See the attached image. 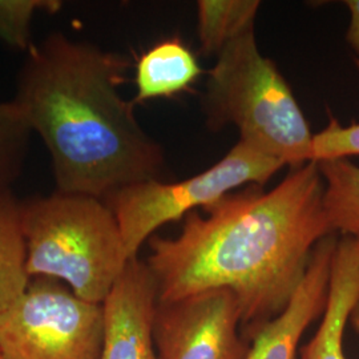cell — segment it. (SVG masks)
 Here are the masks:
<instances>
[{
  "mask_svg": "<svg viewBox=\"0 0 359 359\" xmlns=\"http://www.w3.org/2000/svg\"><path fill=\"white\" fill-rule=\"evenodd\" d=\"M103 337V304L53 278H32L0 314V359H99Z\"/></svg>",
  "mask_w": 359,
  "mask_h": 359,
  "instance_id": "6",
  "label": "cell"
},
{
  "mask_svg": "<svg viewBox=\"0 0 359 359\" xmlns=\"http://www.w3.org/2000/svg\"><path fill=\"white\" fill-rule=\"evenodd\" d=\"M20 208L29 277L62 281L77 297L103 304L129 261L108 204L56 191L20 201Z\"/></svg>",
  "mask_w": 359,
  "mask_h": 359,
  "instance_id": "3",
  "label": "cell"
},
{
  "mask_svg": "<svg viewBox=\"0 0 359 359\" xmlns=\"http://www.w3.org/2000/svg\"><path fill=\"white\" fill-rule=\"evenodd\" d=\"M285 167L281 160L237 142L215 165L179 182L147 180L124 187L104 201L112 209L129 259L160 226L206 208L241 185L262 187Z\"/></svg>",
  "mask_w": 359,
  "mask_h": 359,
  "instance_id": "5",
  "label": "cell"
},
{
  "mask_svg": "<svg viewBox=\"0 0 359 359\" xmlns=\"http://www.w3.org/2000/svg\"><path fill=\"white\" fill-rule=\"evenodd\" d=\"M337 244L335 233L317 244L306 274L289 305L256 334L246 359L297 358L302 335L326 308Z\"/></svg>",
  "mask_w": 359,
  "mask_h": 359,
  "instance_id": "9",
  "label": "cell"
},
{
  "mask_svg": "<svg viewBox=\"0 0 359 359\" xmlns=\"http://www.w3.org/2000/svg\"><path fill=\"white\" fill-rule=\"evenodd\" d=\"M203 102L212 130L231 124L241 142L285 165L310 161L314 133L285 77L258 50L255 28L218 53Z\"/></svg>",
  "mask_w": 359,
  "mask_h": 359,
  "instance_id": "4",
  "label": "cell"
},
{
  "mask_svg": "<svg viewBox=\"0 0 359 359\" xmlns=\"http://www.w3.org/2000/svg\"><path fill=\"white\" fill-rule=\"evenodd\" d=\"M160 359H246L241 310L228 289L158 301L154 321Z\"/></svg>",
  "mask_w": 359,
  "mask_h": 359,
  "instance_id": "7",
  "label": "cell"
},
{
  "mask_svg": "<svg viewBox=\"0 0 359 359\" xmlns=\"http://www.w3.org/2000/svg\"><path fill=\"white\" fill-rule=\"evenodd\" d=\"M62 8L59 0H0V41L27 51L32 47L31 23L38 13H55Z\"/></svg>",
  "mask_w": 359,
  "mask_h": 359,
  "instance_id": "16",
  "label": "cell"
},
{
  "mask_svg": "<svg viewBox=\"0 0 359 359\" xmlns=\"http://www.w3.org/2000/svg\"><path fill=\"white\" fill-rule=\"evenodd\" d=\"M359 299V241L338 240L334 253L329 297L314 337L299 348L301 359H347L344 334Z\"/></svg>",
  "mask_w": 359,
  "mask_h": 359,
  "instance_id": "10",
  "label": "cell"
},
{
  "mask_svg": "<svg viewBox=\"0 0 359 359\" xmlns=\"http://www.w3.org/2000/svg\"><path fill=\"white\" fill-rule=\"evenodd\" d=\"M203 74L192 50L179 38L158 41L137 59L133 104L172 97L189 90Z\"/></svg>",
  "mask_w": 359,
  "mask_h": 359,
  "instance_id": "11",
  "label": "cell"
},
{
  "mask_svg": "<svg viewBox=\"0 0 359 359\" xmlns=\"http://www.w3.org/2000/svg\"><path fill=\"white\" fill-rule=\"evenodd\" d=\"M158 287L142 259H129L103 302L104 337L99 359H160L154 321Z\"/></svg>",
  "mask_w": 359,
  "mask_h": 359,
  "instance_id": "8",
  "label": "cell"
},
{
  "mask_svg": "<svg viewBox=\"0 0 359 359\" xmlns=\"http://www.w3.org/2000/svg\"><path fill=\"white\" fill-rule=\"evenodd\" d=\"M345 4L350 11V25L347 29L346 40L351 50L358 56L359 65V0H347Z\"/></svg>",
  "mask_w": 359,
  "mask_h": 359,
  "instance_id": "18",
  "label": "cell"
},
{
  "mask_svg": "<svg viewBox=\"0 0 359 359\" xmlns=\"http://www.w3.org/2000/svg\"><path fill=\"white\" fill-rule=\"evenodd\" d=\"M325 182L323 205L334 233L359 241V167L347 158L318 161Z\"/></svg>",
  "mask_w": 359,
  "mask_h": 359,
  "instance_id": "14",
  "label": "cell"
},
{
  "mask_svg": "<svg viewBox=\"0 0 359 359\" xmlns=\"http://www.w3.org/2000/svg\"><path fill=\"white\" fill-rule=\"evenodd\" d=\"M27 246L20 201L13 192L0 194V314L26 292Z\"/></svg>",
  "mask_w": 359,
  "mask_h": 359,
  "instance_id": "12",
  "label": "cell"
},
{
  "mask_svg": "<svg viewBox=\"0 0 359 359\" xmlns=\"http://www.w3.org/2000/svg\"><path fill=\"white\" fill-rule=\"evenodd\" d=\"M323 193L318 163L309 161L268 192L249 185L204 208L205 216L193 210L177 237H151L147 264L158 301L228 289L250 344L289 305L317 244L334 234Z\"/></svg>",
  "mask_w": 359,
  "mask_h": 359,
  "instance_id": "1",
  "label": "cell"
},
{
  "mask_svg": "<svg viewBox=\"0 0 359 359\" xmlns=\"http://www.w3.org/2000/svg\"><path fill=\"white\" fill-rule=\"evenodd\" d=\"M129 67L126 56L59 32L28 50L13 100L46 144L59 192L105 200L161 173L163 147L118 90Z\"/></svg>",
  "mask_w": 359,
  "mask_h": 359,
  "instance_id": "2",
  "label": "cell"
},
{
  "mask_svg": "<svg viewBox=\"0 0 359 359\" xmlns=\"http://www.w3.org/2000/svg\"><path fill=\"white\" fill-rule=\"evenodd\" d=\"M32 130L13 100L0 102V194L13 192L22 175Z\"/></svg>",
  "mask_w": 359,
  "mask_h": 359,
  "instance_id": "15",
  "label": "cell"
},
{
  "mask_svg": "<svg viewBox=\"0 0 359 359\" xmlns=\"http://www.w3.org/2000/svg\"><path fill=\"white\" fill-rule=\"evenodd\" d=\"M348 323L353 326V329L355 330V333L359 335V299L357 305L353 309L350 318H348Z\"/></svg>",
  "mask_w": 359,
  "mask_h": 359,
  "instance_id": "19",
  "label": "cell"
},
{
  "mask_svg": "<svg viewBox=\"0 0 359 359\" xmlns=\"http://www.w3.org/2000/svg\"><path fill=\"white\" fill-rule=\"evenodd\" d=\"M350 156H359V123L344 127L330 116L327 127L313 136L310 161L318 163Z\"/></svg>",
  "mask_w": 359,
  "mask_h": 359,
  "instance_id": "17",
  "label": "cell"
},
{
  "mask_svg": "<svg viewBox=\"0 0 359 359\" xmlns=\"http://www.w3.org/2000/svg\"><path fill=\"white\" fill-rule=\"evenodd\" d=\"M258 0H200L198 40L205 55H218L231 41L255 28Z\"/></svg>",
  "mask_w": 359,
  "mask_h": 359,
  "instance_id": "13",
  "label": "cell"
}]
</instances>
